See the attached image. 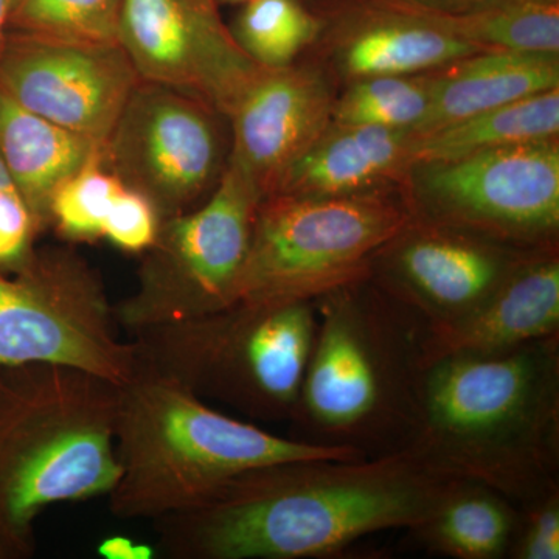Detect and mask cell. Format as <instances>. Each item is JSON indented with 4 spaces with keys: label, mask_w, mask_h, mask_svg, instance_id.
<instances>
[{
    "label": "cell",
    "mask_w": 559,
    "mask_h": 559,
    "mask_svg": "<svg viewBox=\"0 0 559 559\" xmlns=\"http://www.w3.org/2000/svg\"><path fill=\"white\" fill-rule=\"evenodd\" d=\"M460 481L411 447L271 463L154 521L157 549L170 559L331 558L374 533L418 527Z\"/></svg>",
    "instance_id": "1"
},
{
    "label": "cell",
    "mask_w": 559,
    "mask_h": 559,
    "mask_svg": "<svg viewBox=\"0 0 559 559\" xmlns=\"http://www.w3.org/2000/svg\"><path fill=\"white\" fill-rule=\"evenodd\" d=\"M409 447L518 509L558 489L559 336L500 355L428 360Z\"/></svg>",
    "instance_id": "2"
},
{
    "label": "cell",
    "mask_w": 559,
    "mask_h": 559,
    "mask_svg": "<svg viewBox=\"0 0 559 559\" xmlns=\"http://www.w3.org/2000/svg\"><path fill=\"white\" fill-rule=\"evenodd\" d=\"M318 326L293 439L360 457L404 450L417 425L428 325L370 278L314 300Z\"/></svg>",
    "instance_id": "3"
},
{
    "label": "cell",
    "mask_w": 559,
    "mask_h": 559,
    "mask_svg": "<svg viewBox=\"0 0 559 559\" xmlns=\"http://www.w3.org/2000/svg\"><path fill=\"white\" fill-rule=\"evenodd\" d=\"M119 385L64 364L0 370V559L35 555L44 510L112 491Z\"/></svg>",
    "instance_id": "4"
},
{
    "label": "cell",
    "mask_w": 559,
    "mask_h": 559,
    "mask_svg": "<svg viewBox=\"0 0 559 559\" xmlns=\"http://www.w3.org/2000/svg\"><path fill=\"white\" fill-rule=\"evenodd\" d=\"M116 454L120 473L108 495L109 510L127 521H156L193 509L226 481L271 463L364 459L229 417L139 366L119 385Z\"/></svg>",
    "instance_id": "5"
},
{
    "label": "cell",
    "mask_w": 559,
    "mask_h": 559,
    "mask_svg": "<svg viewBox=\"0 0 559 559\" xmlns=\"http://www.w3.org/2000/svg\"><path fill=\"white\" fill-rule=\"evenodd\" d=\"M314 300L242 301L131 334L138 366L249 418L293 421L314 342Z\"/></svg>",
    "instance_id": "6"
},
{
    "label": "cell",
    "mask_w": 559,
    "mask_h": 559,
    "mask_svg": "<svg viewBox=\"0 0 559 559\" xmlns=\"http://www.w3.org/2000/svg\"><path fill=\"white\" fill-rule=\"evenodd\" d=\"M411 218L406 187L345 197L271 194L257 209L238 300H316L369 278L378 250Z\"/></svg>",
    "instance_id": "7"
},
{
    "label": "cell",
    "mask_w": 559,
    "mask_h": 559,
    "mask_svg": "<svg viewBox=\"0 0 559 559\" xmlns=\"http://www.w3.org/2000/svg\"><path fill=\"white\" fill-rule=\"evenodd\" d=\"M105 283L72 246L35 248L0 271V370L24 364L76 367L123 384L138 369L119 340Z\"/></svg>",
    "instance_id": "8"
},
{
    "label": "cell",
    "mask_w": 559,
    "mask_h": 559,
    "mask_svg": "<svg viewBox=\"0 0 559 559\" xmlns=\"http://www.w3.org/2000/svg\"><path fill=\"white\" fill-rule=\"evenodd\" d=\"M261 200L227 165L207 200L162 219L134 293L112 307L116 325L134 334L235 304Z\"/></svg>",
    "instance_id": "9"
},
{
    "label": "cell",
    "mask_w": 559,
    "mask_h": 559,
    "mask_svg": "<svg viewBox=\"0 0 559 559\" xmlns=\"http://www.w3.org/2000/svg\"><path fill=\"white\" fill-rule=\"evenodd\" d=\"M412 215L539 249L559 246V138L415 164Z\"/></svg>",
    "instance_id": "10"
},
{
    "label": "cell",
    "mask_w": 559,
    "mask_h": 559,
    "mask_svg": "<svg viewBox=\"0 0 559 559\" xmlns=\"http://www.w3.org/2000/svg\"><path fill=\"white\" fill-rule=\"evenodd\" d=\"M230 154L229 119L183 92L139 80L105 145L106 165L160 219L198 207Z\"/></svg>",
    "instance_id": "11"
},
{
    "label": "cell",
    "mask_w": 559,
    "mask_h": 559,
    "mask_svg": "<svg viewBox=\"0 0 559 559\" xmlns=\"http://www.w3.org/2000/svg\"><path fill=\"white\" fill-rule=\"evenodd\" d=\"M535 250L412 215L378 250L369 278L429 330L440 329L477 310Z\"/></svg>",
    "instance_id": "12"
},
{
    "label": "cell",
    "mask_w": 559,
    "mask_h": 559,
    "mask_svg": "<svg viewBox=\"0 0 559 559\" xmlns=\"http://www.w3.org/2000/svg\"><path fill=\"white\" fill-rule=\"evenodd\" d=\"M119 44L140 80L191 95L227 119L264 70L238 46L215 0H123Z\"/></svg>",
    "instance_id": "13"
},
{
    "label": "cell",
    "mask_w": 559,
    "mask_h": 559,
    "mask_svg": "<svg viewBox=\"0 0 559 559\" xmlns=\"http://www.w3.org/2000/svg\"><path fill=\"white\" fill-rule=\"evenodd\" d=\"M120 44L7 33L0 91L36 116L105 146L139 81Z\"/></svg>",
    "instance_id": "14"
},
{
    "label": "cell",
    "mask_w": 559,
    "mask_h": 559,
    "mask_svg": "<svg viewBox=\"0 0 559 559\" xmlns=\"http://www.w3.org/2000/svg\"><path fill=\"white\" fill-rule=\"evenodd\" d=\"M336 81L310 55L264 69L230 114L227 165L261 198L277 191L294 164L329 130Z\"/></svg>",
    "instance_id": "15"
},
{
    "label": "cell",
    "mask_w": 559,
    "mask_h": 559,
    "mask_svg": "<svg viewBox=\"0 0 559 559\" xmlns=\"http://www.w3.org/2000/svg\"><path fill=\"white\" fill-rule=\"evenodd\" d=\"M312 9L322 16V31L305 55L329 70L340 90L374 76L432 72L485 51L423 17L369 0H330Z\"/></svg>",
    "instance_id": "16"
},
{
    "label": "cell",
    "mask_w": 559,
    "mask_h": 559,
    "mask_svg": "<svg viewBox=\"0 0 559 559\" xmlns=\"http://www.w3.org/2000/svg\"><path fill=\"white\" fill-rule=\"evenodd\" d=\"M559 336V246L530 253L477 310L426 331L425 364L447 355H500Z\"/></svg>",
    "instance_id": "17"
},
{
    "label": "cell",
    "mask_w": 559,
    "mask_h": 559,
    "mask_svg": "<svg viewBox=\"0 0 559 559\" xmlns=\"http://www.w3.org/2000/svg\"><path fill=\"white\" fill-rule=\"evenodd\" d=\"M414 145L412 131L331 123L274 194L345 197L406 187Z\"/></svg>",
    "instance_id": "18"
},
{
    "label": "cell",
    "mask_w": 559,
    "mask_h": 559,
    "mask_svg": "<svg viewBox=\"0 0 559 559\" xmlns=\"http://www.w3.org/2000/svg\"><path fill=\"white\" fill-rule=\"evenodd\" d=\"M559 87V55L485 50L433 70V92L425 120L414 134L425 135Z\"/></svg>",
    "instance_id": "19"
},
{
    "label": "cell",
    "mask_w": 559,
    "mask_h": 559,
    "mask_svg": "<svg viewBox=\"0 0 559 559\" xmlns=\"http://www.w3.org/2000/svg\"><path fill=\"white\" fill-rule=\"evenodd\" d=\"M103 148L22 108L0 91V157L40 231L49 229L53 191Z\"/></svg>",
    "instance_id": "20"
},
{
    "label": "cell",
    "mask_w": 559,
    "mask_h": 559,
    "mask_svg": "<svg viewBox=\"0 0 559 559\" xmlns=\"http://www.w3.org/2000/svg\"><path fill=\"white\" fill-rule=\"evenodd\" d=\"M520 509L495 489L462 480L429 520L411 530L430 554L457 559L509 558Z\"/></svg>",
    "instance_id": "21"
},
{
    "label": "cell",
    "mask_w": 559,
    "mask_h": 559,
    "mask_svg": "<svg viewBox=\"0 0 559 559\" xmlns=\"http://www.w3.org/2000/svg\"><path fill=\"white\" fill-rule=\"evenodd\" d=\"M551 138H559V87L415 135L414 165Z\"/></svg>",
    "instance_id": "22"
},
{
    "label": "cell",
    "mask_w": 559,
    "mask_h": 559,
    "mask_svg": "<svg viewBox=\"0 0 559 559\" xmlns=\"http://www.w3.org/2000/svg\"><path fill=\"white\" fill-rule=\"evenodd\" d=\"M429 22L485 50L559 55V0H495L473 13Z\"/></svg>",
    "instance_id": "23"
},
{
    "label": "cell",
    "mask_w": 559,
    "mask_h": 559,
    "mask_svg": "<svg viewBox=\"0 0 559 559\" xmlns=\"http://www.w3.org/2000/svg\"><path fill=\"white\" fill-rule=\"evenodd\" d=\"M320 31L322 16L305 0H248L230 28L238 46L264 69L299 61Z\"/></svg>",
    "instance_id": "24"
},
{
    "label": "cell",
    "mask_w": 559,
    "mask_h": 559,
    "mask_svg": "<svg viewBox=\"0 0 559 559\" xmlns=\"http://www.w3.org/2000/svg\"><path fill=\"white\" fill-rule=\"evenodd\" d=\"M432 92L433 70L355 81L337 92L331 123L414 132L428 114Z\"/></svg>",
    "instance_id": "25"
},
{
    "label": "cell",
    "mask_w": 559,
    "mask_h": 559,
    "mask_svg": "<svg viewBox=\"0 0 559 559\" xmlns=\"http://www.w3.org/2000/svg\"><path fill=\"white\" fill-rule=\"evenodd\" d=\"M124 187L106 165L105 148L95 151L51 194L49 227L70 245L103 240V230Z\"/></svg>",
    "instance_id": "26"
},
{
    "label": "cell",
    "mask_w": 559,
    "mask_h": 559,
    "mask_svg": "<svg viewBox=\"0 0 559 559\" xmlns=\"http://www.w3.org/2000/svg\"><path fill=\"white\" fill-rule=\"evenodd\" d=\"M123 0H17L10 31L79 44H119Z\"/></svg>",
    "instance_id": "27"
},
{
    "label": "cell",
    "mask_w": 559,
    "mask_h": 559,
    "mask_svg": "<svg viewBox=\"0 0 559 559\" xmlns=\"http://www.w3.org/2000/svg\"><path fill=\"white\" fill-rule=\"evenodd\" d=\"M43 231L0 157V271H14L35 250Z\"/></svg>",
    "instance_id": "28"
},
{
    "label": "cell",
    "mask_w": 559,
    "mask_h": 559,
    "mask_svg": "<svg viewBox=\"0 0 559 559\" xmlns=\"http://www.w3.org/2000/svg\"><path fill=\"white\" fill-rule=\"evenodd\" d=\"M160 221L148 198L124 187L103 230V240L121 252L145 253L156 240Z\"/></svg>",
    "instance_id": "29"
},
{
    "label": "cell",
    "mask_w": 559,
    "mask_h": 559,
    "mask_svg": "<svg viewBox=\"0 0 559 559\" xmlns=\"http://www.w3.org/2000/svg\"><path fill=\"white\" fill-rule=\"evenodd\" d=\"M509 558H559V488L520 509Z\"/></svg>",
    "instance_id": "30"
},
{
    "label": "cell",
    "mask_w": 559,
    "mask_h": 559,
    "mask_svg": "<svg viewBox=\"0 0 559 559\" xmlns=\"http://www.w3.org/2000/svg\"><path fill=\"white\" fill-rule=\"evenodd\" d=\"M384 9L412 14L428 21L450 20L484 9L495 0H369Z\"/></svg>",
    "instance_id": "31"
},
{
    "label": "cell",
    "mask_w": 559,
    "mask_h": 559,
    "mask_svg": "<svg viewBox=\"0 0 559 559\" xmlns=\"http://www.w3.org/2000/svg\"><path fill=\"white\" fill-rule=\"evenodd\" d=\"M100 554L108 558H148L143 554H151V551L145 547L135 549L131 539L112 538L102 544Z\"/></svg>",
    "instance_id": "32"
},
{
    "label": "cell",
    "mask_w": 559,
    "mask_h": 559,
    "mask_svg": "<svg viewBox=\"0 0 559 559\" xmlns=\"http://www.w3.org/2000/svg\"><path fill=\"white\" fill-rule=\"evenodd\" d=\"M17 0H0V49H2L3 40L10 31L11 14L16 9Z\"/></svg>",
    "instance_id": "33"
},
{
    "label": "cell",
    "mask_w": 559,
    "mask_h": 559,
    "mask_svg": "<svg viewBox=\"0 0 559 559\" xmlns=\"http://www.w3.org/2000/svg\"><path fill=\"white\" fill-rule=\"evenodd\" d=\"M216 3L224 2V3H245L248 2V0H215Z\"/></svg>",
    "instance_id": "34"
},
{
    "label": "cell",
    "mask_w": 559,
    "mask_h": 559,
    "mask_svg": "<svg viewBox=\"0 0 559 559\" xmlns=\"http://www.w3.org/2000/svg\"><path fill=\"white\" fill-rule=\"evenodd\" d=\"M330 2V0H314V3H310V5L316 7L320 5V3H326Z\"/></svg>",
    "instance_id": "35"
}]
</instances>
